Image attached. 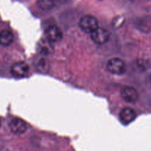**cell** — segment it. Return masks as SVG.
<instances>
[{"label": "cell", "mask_w": 151, "mask_h": 151, "mask_svg": "<svg viewBox=\"0 0 151 151\" xmlns=\"http://www.w3.org/2000/svg\"><path fill=\"white\" fill-rule=\"evenodd\" d=\"M69 0H54L55 3L56 2H59V3H65V2H68Z\"/></svg>", "instance_id": "12"}, {"label": "cell", "mask_w": 151, "mask_h": 151, "mask_svg": "<svg viewBox=\"0 0 151 151\" xmlns=\"http://www.w3.org/2000/svg\"><path fill=\"white\" fill-rule=\"evenodd\" d=\"M121 96L127 102L134 103L139 99V93L133 87H124L121 91Z\"/></svg>", "instance_id": "7"}, {"label": "cell", "mask_w": 151, "mask_h": 151, "mask_svg": "<svg viewBox=\"0 0 151 151\" xmlns=\"http://www.w3.org/2000/svg\"><path fill=\"white\" fill-rule=\"evenodd\" d=\"M11 73L14 76L17 78L24 77L28 73L29 67L25 62H17L11 67Z\"/></svg>", "instance_id": "6"}, {"label": "cell", "mask_w": 151, "mask_h": 151, "mask_svg": "<svg viewBox=\"0 0 151 151\" xmlns=\"http://www.w3.org/2000/svg\"><path fill=\"white\" fill-rule=\"evenodd\" d=\"M0 127H1V119H0Z\"/></svg>", "instance_id": "14"}, {"label": "cell", "mask_w": 151, "mask_h": 151, "mask_svg": "<svg viewBox=\"0 0 151 151\" xmlns=\"http://www.w3.org/2000/svg\"><path fill=\"white\" fill-rule=\"evenodd\" d=\"M79 27L86 33H91L99 27L98 20L91 15H85L79 21Z\"/></svg>", "instance_id": "1"}, {"label": "cell", "mask_w": 151, "mask_h": 151, "mask_svg": "<svg viewBox=\"0 0 151 151\" xmlns=\"http://www.w3.org/2000/svg\"><path fill=\"white\" fill-rule=\"evenodd\" d=\"M51 43L49 40H47L46 39V40H42V41H41L40 42V50L41 52V53L45 55L49 54L52 52L53 50V47L51 45Z\"/></svg>", "instance_id": "10"}, {"label": "cell", "mask_w": 151, "mask_h": 151, "mask_svg": "<svg viewBox=\"0 0 151 151\" xmlns=\"http://www.w3.org/2000/svg\"><path fill=\"white\" fill-rule=\"evenodd\" d=\"M150 82H151V75H150Z\"/></svg>", "instance_id": "13"}, {"label": "cell", "mask_w": 151, "mask_h": 151, "mask_svg": "<svg viewBox=\"0 0 151 151\" xmlns=\"http://www.w3.org/2000/svg\"><path fill=\"white\" fill-rule=\"evenodd\" d=\"M107 69L111 73L122 75L126 71V65L119 58H113L107 62Z\"/></svg>", "instance_id": "2"}, {"label": "cell", "mask_w": 151, "mask_h": 151, "mask_svg": "<svg viewBox=\"0 0 151 151\" xmlns=\"http://www.w3.org/2000/svg\"><path fill=\"white\" fill-rule=\"evenodd\" d=\"M9 127L11 132L16 135H21L25 133L27 125L26 122L20 118H14L10 122Z\"/></svg>", "instance_id": "4"}, {"label": "cell", "mask_w": 151, "mask_h": 151, "mask_svg": "<svg viewBox=\"0 0 151 151\" xmlns=\"http://www.w3.org/2000/svg\"><path fill=\"white\" fill-rule=\"evenodd\" d=\"M37 5L43 11H49L55 5L54 0H37Z\"/></svg>", "instance_id": "11"}, {"label": "cell", "mask_w": 151, "mask_h": 151, "mask_svg": "<svg viewBox=\"0 0 151 151\" xmlns=\"http://www.w3.org/2000/svg\"><path fill=\"white\" fill-rule=\"evenodd\" d=\"M136 112L130 107H124L119 113V119L123 124H129L136 119Z\"/></svg>", "instance_id": "8"}, {"label": "cell", "mask_w": 151, "mask_h": 151, "mask_svg": "<svg viewBox=\"0 0 151 151\" xmlns=\"http://www.w3.org/2000/svg\"><path fill=\"white\" fill-rule=\"evenodd\" d=\"M110 33L106 29L98 27L91 33V37L93 41L97 45H104L110 39Z\"/></svg>", "instance_id": "3"}, {"label": "cell", "mask_w": 151, "mask_h": 151, "mask_svg": "<svg viewBox=\"0 0 151 151\" xmlns=\"http://www.w3.org/2000/svg\"><path fill=\"white\" fill-rule=\"evenodd\" d=\"M14 41V34L8 30H2L0 31V45L2 46H8Z\"/></svg>", "instance_id": "9"}, {"label": "cell", "mask_w": 151, "mask_h": 151, "mask_svg": "<svg viewBox=\"0 0 151 151\" xmlns=\"http://www.w3.org/2000/svg\"><path fill=\"white\" fill-rule=\"evenodd\" d=\"M46 38L50 42H57L62 39L63 33L62 30L56 25H50L47 27L45 31Z\"/></svg>", "instance_id": "5"}]
</instances>
